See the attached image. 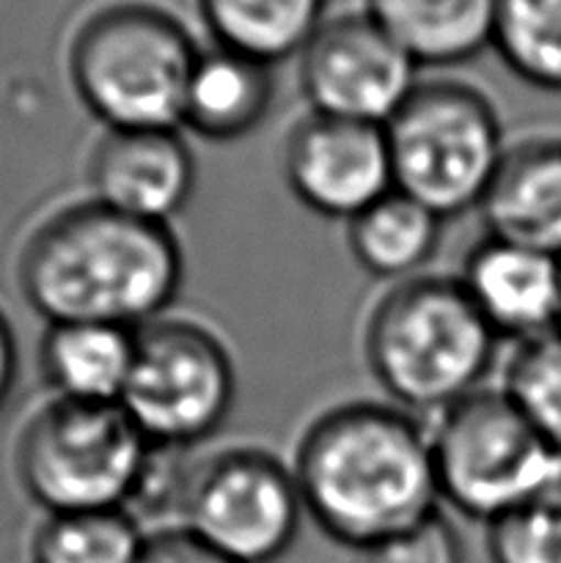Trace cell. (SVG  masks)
<instances>
[{
	"mask_svg": "<svg viewBox=\"0 0 561 563\" xmlns=\"http://www.w3.org/2000/svg\"><path fill=\"white\" fill-rule=\"evenodd\" d=\"M273 102L275 66L212 44L187 82L182 126L207 143H234L267 121Z\"/></svg>",
	"mask_w": 561,
	"mask_h": 563,
	"instance_id": "9a60e30c",
	"label": "cell"
},
{
	"mask_svg": "<svg viewBox=\"0 0 561 563\" xmlns=\"http://www.w3.org/2000/svg\"><path fill=\"white\" fill-rule=\"evenodd\" d=\"M361 563H465V548L454 526L438 511L421 526L363 550Z\"/></svg>",
	"mask_w": 561,
	"mask_h": 563,
	"instance_id": "cb8c5ba5",
	"label": "cell"
},
{
	"mask_svg": "<svg viewBox=\"0 0 561 563\" xmlns=\"http://www.w3.org/2000/svg\"><path fill=\"white\" fill-rule=\"evenodd\" d=\"M237 401V366L226 341L190 317H163L138 330L121 407L160 451L207 443Z\"/></svg>",
	"mask_w": 561,
	"mask_h": 563,
	"instance_id": "ba28073f",
	"label": "cell"
},
{
	"mask_svg": "<svg viewBox=\"0 0 561 563\" xmlns=\"http://www.w3.org/2000/svg\"><path fill=\"white\" fill-rule=\"evenodd\" d=\"M479 212L487 236L561 258L559 132L512 141Z\"/></svg>",
	"mask_w": 561,
	"mask_h": 563,
	"instance_id": "5bb4252c",
	"label": "cell"
},
{
	"mask_svg": "<svg viewBox=\"0 0 561 563\" xmlns=\"http://www.w3.org/2000/svg\"><path fill=\"white\" fill-rule=\"evenodd\" d=\"M157 454L121 405L53 399L16 434L14 476L44 515L130 511Z\"/></svg>",
	"mask_w": 561,
	"mask_h": 563,
	"instance_id": "5b68a950",
	"label": "cell"
},
{
	"mask_svg": "<svg viewBox=\"0 0 561 563\" xmlns=\"http://www.w3.org/2000/svg\"><path fill=\"white\" fill-rule=\"evenodd\" d=\"M16 284L47 324L102 322L141 330L168 317L185 284L170 225L86 198L55 209L25 240Z\"/></svg>",
	"mask_w": 561,
	"mask_h": 563,
	"instance_id": "7a4b0ae2",
	"label": "cell"
},
{
	"mask_svg": "<svg viewBox=\"0 0 561 563\" xmlns=\"http://www.w3.org/2000/svg\"><path fill=\"white\" fill-rule=\"evenodd\" d=\"M292 471L308 520L358 553L440 511L429 429L396 405L324 410L297 440Z\"/></svg>",
	"mask_w": 561,
	"mask_h": 563,
	"instance_id": "6da1fadb",
	"label": "cell"
},
{
	"mask_svg": "<svg viewBox=\"0 0 561 563\" xmlns=\"http://www.w3.org/2000/svg\"><path fill=\"white\" fill-rule=\"evenodd\" d=\"M493 49L517 80L561 93V0H495Z\"/></svg>",
	"mask_w": 561,
	"mask_h": 563,
	"instance_id": "44dd1931",
	"label": "cell"
},
{
	"mask_svg": "<svg viewBox=\"0 0 561 563\" xmlns=\"http://www.w3.org/2000/svg\"><path fill=\"white\" fill-rule=\"evenodd\" d=\"M215 47L267 66L300 58L328 20V0H196Z\"/></svg>",
	"mask_w": 561,
	"mask_h": 563,
	"instance_id": "ac0fdd59",
	"label": "cell"
},
{
	"mask_svg": "<svg viewBox=\"0 0 561 563\" xmlns=\"http://www.w3.org/2000/svg\"><path fill=\"white\" fill-rule=\"evenodd\" d=\"M421 66L366 11L333 14L300 53L297 82L308 110L385 126L407 102Z\"/></svg>",
	"mask_w": 561,
	"mask_h": 563,
	"instance_id": "30bf717a",
	"label": "cell"
},
{
	"mask_svg": "<svg viewBox=\"0 0 561 563\" xmlns=\"http://www.w3.org/2000/svg\"><path fill=\"white\" fill-rule=\"evenodd\" d=\"M176 526L234 563H275L300 533L302 509L292 462L256 445H229L179 478Z\"/></svg>",
	"mask_w": 561,
	"mask_h": 563,
	"instance_id": "9c48e42d",
	"label": "cell"
},
{
	"mask_svg": "<svg viewBox=\"0 0 561 563\" xmlns=\"http://www.w3.org/2000/svg\"><path fill=\"white\" fill-rule=\"evenodd\" d=\"M363 11L421 69L468 64L493 47L495 0H363Z\"/></svg>",
	"mask_w": 561,
	"mask_h": 563,
	"instance_id": "e0dca14e",
	"label": "cell"
},
{
	"mask_svg": "<svg viewBox=\"0 0 561 563\" xmlns=\"http://www.w3.org/2000/svg\"><path fill=\"white\" fill-rule=\"evenodd\" d=\"M146 533L127 509L44 515L31 537V563H138Z\"/></svg>",
	"mask_w": 561,
	"mask_h": 563,
	"instance_id": "ffe728a7",
	"label": "cell"
},
{
	"mask_svg": "<svg viewBox=\"0 0 561 563\" xmlns=\"http://www.w3.org/2000/svg\"><path fill=\"white\" fill-rule=\"evenodd\" d=\"M138 330L102 322L47 324L38 344V372L53 399L121 405L135 361Z\"/></svg>",
	"mask_w": 561,
	"mask_h": 563,
	"instance_id": "2e32d148",
	"label": "cell"
},
{
	"mask_svg": "<svg viewBox=\"0 0 561 563\" xmlns=\"http://www.w3.org/2000/svg\"><path fill=\"white\" fill-rule=\"evenodd\" d=\"M383 130L394 190L443 220L479 209L509 146L493 99L451 77L418 82Z\"/></svg>",
	"mask_w": 561,
	"mask_h": 563,
	"instance_id": "8992f818",
	"label": "cell"
},
{
	"mask_svg": "<svg viewBox=\"0 0 561 563\" xmlns=\"http://www.w3.org/2000/svg\"><path fill=\"white\" fill-rule=\"evenodd\" d=\"M490 563H561V473L487 526Z\"/></svg>",
	"mask_w": 561,
	"mask_h": 563,
	"instance_id": "603a6c76",
	"label": "cell"
},
{
	"mask_svg": "<svg viewBox=\"0 0 561 563\" xmlns=\"http://www.w3.org/2000/svg\"><path fill=\"white\" fill-rule=\"evenodd\" d=\"M280 170L292 196L319 218L350 223L394 190L383 126L308 110L284 141Z\"/></svg>",
	"mask_w": 561,
	"mask_h": 563,
	"instance_id": "8fae6325",
	"label": "cell"
},
{
	"mask_svg": "<svg viewBox=\"0 0 561 563\" xmlns=\"http://www.w3.org/2000/svg\"><path fill=\"white\" fill-rule=\"evenodd\" d=\"M138 563H234L201 539L193 537L190 531L179 526H165L157 531L146 533L141 561Z\"/></svg>",
	"mask_w": 561,
	"mask_h": 563,
	"instance_id": "d4e9b609",
	"label": "cell"
},
{
	"mask_svg": "<svg viewBox=\"0 0 561 563\" xmlns=\"http://www.w3.org/2000/svg\"><path fill=\"white\" fill-rule=\"evenodd\" d=\"M440 504L490 526L561 473L556 454L501 388H479L429 427Z\"/></svg>",
	"mask_w": 561,
	"mask_h": 563,
	"instance_id": "52a82bcc",
	"label": "cell"
},
{
	"mask_svg": "<svg viewBox=\"0 0 561 563\" xmlns=\"http://www.w3.org/2000/svg\"><path fill=\"white\" fill-rule=\"evenodd\" d=\"M501 390L561 454V330L512 346Z\"/></svg>",
	"mask_w": 561,
	"mask_h": 563,
	"instance_id": "7402d4cb",
	"label": "cell"
},
{
	"mask_svg": "<svg viewBox=\"0 0 561 563\" xmlns=\"http://www.w3.org/2000/svg\"><path fill=\"white\" fill-rule=\"evenodd\" d=\"M16 374H20V346H16L14 328L6 319V313L0 311V410L14 394Z\"/></svg>",
	"mask_w": 561,
	"mask_h": 563,
	"instance_id": "484cf974",
	"label": "cell"
},
{
	"mask_svg": "<svg viewBox=\"0 0 561 563\" xmlns=\"http://www.w3.org/2000/svg\"><path fill=\"white\" fill-rule=\"evenodd\" d=\"M361 344L391 405L438 416L484 388L501 339L457 275H416L369 308Z\"/></svg>",
	"mask_w": 561,
	"mask_h": 563,
	"instance_id": "3957f363",
	"label": "cell"
},
{
	"mask_svg": "<svg viewBox=\"0 0 561 563\" xmlns=\"http://www.w3.org/2000/svg\"><path fill=\"white\" fill-rule=\"evenodd\" d=\"M440 236L443 218L399 190H391L346 223V247L358 267L391 286L424 275Z\"/></svg>",
	"mask_w": 561,
	"mask_h": 563,
	"instance_id": "d6986e66",
	"label": "cell"
},
{
	"mask_svg": "<svg viewBox=\"0 0 561 563\" xmlns=\"http://www.w3.org/2000/svg\"><path fill=\"white\" fill-rule=\"evenodd\" d=\"M198 55L174 11L152 0H110L75 27L66 71L105 130H179Z\"/></svg>",
	"mask_w": 561,
	"mask_h": 563,
	"instance_id": "277c9868",
	"label": "cell"
},
{
	"mask_svg": "<svg viewBox=\"0 0 561 563\" xmlns=\"http://www.w3.org/2000/svg\"><path fill=\"white\" fill-rule=\"evenodd\" d=\"M86 179L94 201L170 225L196 196L198 163L179 130H105L88 154Z\"/></svg>",
	"mask_w": 561,
	"mask_h": 563,
	"instance_id": "7c38bea8",
	"label": "cell"
},
{
	"mask_svg": "<svg viewBox=\"0 0 561 563\" xmlns=\"http://www.w3.org/2000/svg\"><path fill=\"white\" fill-rule=\"evenodd\" d=\"M457 278L490 330L512 346L561 330V258L484 236Z\"/></svg>",
	"mask_w": 561,
	"mask_h": 563,
	"instance_id": "4fadbf2b",
	"label": "cell"
}]
</instances>
